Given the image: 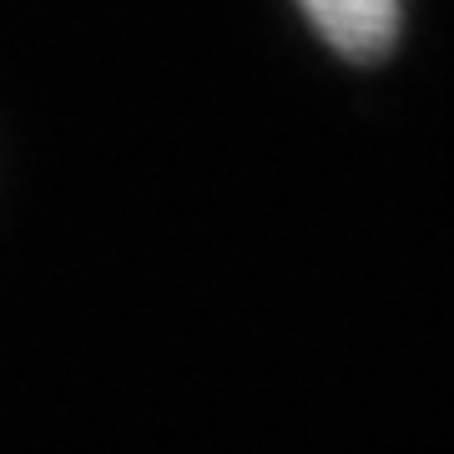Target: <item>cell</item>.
Returning a JSON list of instances; mask_svg holds the SVG:
<instances>
[{
    "label": "cell",
    "mask_w": 454,
    "mask_h": 454,
    "mask_svg": "<svg viewBox=\"0 0 454 454\" xmlns=\"http://www.w3.org/2000/svg\"><path fill=\"white\" fill-rule=\"evenodd\" d=\"M298 11L348 61H379L404 31V0H298Z\"/></svg>",
    "instance_id": "6da1fadb"
}]
</instances>
